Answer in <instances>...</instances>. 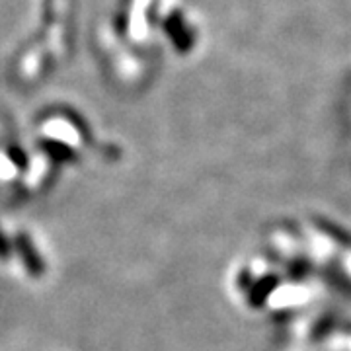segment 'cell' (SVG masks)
<instances>
[{"mask_svg": "<svg viewBox=\"0 0 351 351\" xmlns=\"http://www.w3.org/2000/svg\"><path fill=\"white\" fill-rule=\"evenodd\" d=\"M271 287H276V279H271V277L263 279V283H260V285L256 287V291H254V297L258 299V302H260L263 299L265 291H267V289H271ZM256 299H254V301H256Z\"/></svg>", "mask_w": 351, "mask_h": 351, "instance_id": "6da1fadb", "label": "cell"}]
</instances>
